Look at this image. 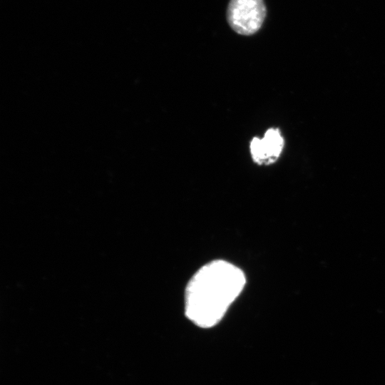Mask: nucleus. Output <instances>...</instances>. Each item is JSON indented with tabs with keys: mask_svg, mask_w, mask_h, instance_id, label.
<instances>
[{
	"mask_svg": "<svg viewBox=\"0 0 385 385\" xmlns=\"http://www.w3.org/2000/svg\"><path fill=\"white\" fill-rule=\"evenodd\" d=\"M246 283L244 272L225 260L202 266L185 289V312L196 325L209 328L218 323Z\"/></svg>",
	"mask_w": 385,
	"mask_h": 385,
	"instance_id": "1",
	"label": "nucleus"
},
{
	"mask_svg": "<svg viewBox=\"0 0 385 385\" xmlns=\"http://www.w3.org/2000/svg\"><path fill=\"white\" fill-rule=\"evenodd\" d=\"M266 13L264 0H230L227 20L236 33L250 36L261 28Z\"/></svg>",
	"mask_w": 385,
	"mask_h": 385,
	"instance_id": "2",
	"label": "nucleus"
},
{
	"mask_svg": "<svg viewBox=\"0 0 385 385\" xmlns=\"http://www.w3.org/2000/svg\"><path fill=\"white\" fill-rule=\"evenodd\" d=\"M284 138L277 128H269L262 138H253L250 144L252 160L258 165H270L279 158L284 148Z\"/></svg>",
	"mask_w": 385,
	"mask_h": 385,
	"instance_id": "3",
	"label": "nucleus"
}]
</instances>
